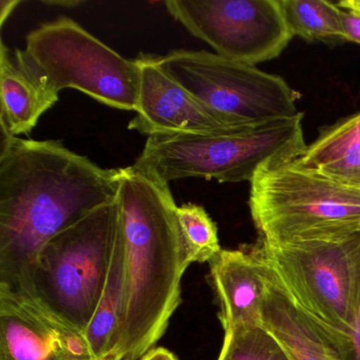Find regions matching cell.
Returning <instances> with one entry per match:
<instances>
[{"label": "cell", "instance_id": "obj_26", "mask_svg": "<svg viewBox=\"0 0 360 360\" xmlns=\"http://www.w3.org/2000/svg\"><path fill=\"white\" fill-rule=\"evenodd\" d=\"M45 4L47 5H54V6H67V7H75V6L79 5V1H68V3H65V1H45Z\"/></svg>", "mask_w": 360, "mask_h": 360}, {"label": "cell", "instance_id": "obj_21", "mask_svg": "<svg viewBox=\"0 0 360 360\" xmlns=\"http://www.w3.org/2000/svg\"><path fill=\"white\" fill-rule=\"evenodd\" d=\"M338 7V6H337ZM339 8V18L342 27L343 41L360 45V13Z\"/></svg>", "mask_w": 360, "mask_h": 360}, {"label": "cell", "instance_id": "obj_25", "mask_svg": "<svg viewBox=\"0 0 360 360\" xmlns=\"http://www.w3.org/2000/svg\"><path fill=\"white\" fill-rule=\"evenodd\" d=\"M336 5L343 9L352 10L360 13V0H345V1H339Z\"/></svg>", "mask_w": 360, "mask_h": 360}, {"label": "cell", "instance_id": "obj_22", "mask_svg": "<svg viewBox=\"0 0 360 360\" xmlns=\"http://www.w3.org/2000/svg\"><path fill=\"white\" fill-rule=\"evenodd\" d=\"M349 360H360V296L356 314L355 326L349 343Z\"/></svg>", "mask_w": 360, "mask_h": 360}, {"label": "cell", "instance_id": "obj_1", "mask_svg": "<svg viewBox=\"0 0 360 360\" xmlns=\"http://www.w3.org/2000/svg\"><path fill=\"white\" fill-rule=\"evenodd\" d=\"M117 195V168L100 167L60 141L1 134L0 290L26 292L46 243Z\"/></svg>", "mask_w": 360, "mask_h": 360}, {"label": "cell", "instance_id": "obj_15", "mask_svg": "<svg viewBox=\"0 0 360 360\" xmlns=\"http://www.w3.org/2000/svg\"><path fill=\"white\" fill-rule=\"evenodd\" d=\"M124 248L121 236L115 233L110 269L98 309L86 328V340L94 360H108L117 345L124 300Z\"/></svg>", "mask_w": 360, "mask_h": 360}, {"label": "cell", "instance_id": "obj_2", "mask_svg": "<svg viewBox=\"0 0 360 360\" xmlns=\"http://www.w3.org/2000/svg\"><path fill=\"white\" fill-rule=\"evenodd\" d=\"M117 203L125 277L117 345L108 360H138L165 334L191 262L168 183L134 165L117 168Z\"/></svg>", "mask_w": 360, "mask_h": 360}, {"label": "cell", "instance_id": "obj_3", "mask_svg": "<svg viewBox=\"0 0 360 360\" xmlns=\"http://www.w3.org/2000/svg\"><path fill=\"white\" fill-rule=\"evenodd\" d=\"M303 113L227 134H153L134 164L164 182L186 178L250 181L262 168L294 161L307 149Z\"/></svg>", "mask_w": 360, "mask_h": 360}, {"label": "cell", "instance_id": "obj_8", "mask_svg": "<svg viewBox=\"0 0 360 360\" xmlns=\"http://www.w3.org/2000/svg\"><path fill=\"white\" fill-rule=\"evenodd\" d=\"M162 67L227 125L250 128L290 120L300 113V92L283 79L256 66L207 51L172 50L160 56Z\"/></svg>", "mask_w": 360, "mask_h": 360}, {"label": "cell", "instance_id": "obj_23", "mask_svg": "<svg viewBox=\"0 0 360 360\" xmlns=\"http://www.w3.org/2000/svg\"><path fill=\"white\" fill-rule=\"evenodd\" d=\"M138 360H180L172 352L165 347H153Z\"/></svg>", "mask_w": 360, "mask_h": 360}, {"label": "cell", "instance_id": "obj_19", "mask_svg": "<svg viewBox=\"0 0 360 360\" xmlns=\"http://www.w3.org/2000/svg\"><path fill=\"white\" fill-rule=\"evenodd\" d=\"M218 360H290V358L277 339L261 326L225 333Z\"/></svg>", "mask_w": 360, "mask_h": 360}, {"label": "cell", "instance_id": "obj_6", "mask_svg": "<svg viewBox=\"0 0 360 360\" xmlns=\"http://www.w3.org/2000/svg\"><path fill=\"white\" fill-rule=\"evenodd\" d=\"M117 224V198L41 248L27 294L85 333L104 292Z\"/></svg>", "mask_w": 360, "mask_h": 360}, {"label": "cell", "instance_id": "obj_14", "mask_svg": "<svg viewBox=\"0 0 360 360\" xmlns=\"http://www.w3.org/2000/svg\"><path fill=\"white\" fill-rule=\"evenodd\" d=\"M60 101L58 94L44 89L16 62L11 50L0 48V125L1 134H27Z\"/></svg>", "mask_w": 360, "mask_h": 360}, {"label": "cell", "instance_id": "obj_16", "mask_svg": "<svg viewBox=\"0 0 360 360\" xmlns=\"http://www.w3.org/2000/svg\"><path fill=\"white\" fill-rule=\"evenodd\" d=\"M282 15L292 37L307 41L342 39L336 4L326 0H279Z\"/></svg>", "mask_w": 360, "mask_h": 360}, {"label": "cell", "instance_id": "obj_12", "mask_svg": "<svg viewBox=\"0 0 360 360\" xmlns=\"http://www.w3.org/2000/svg\"><path fill=\"white\" fill-rule=\"evenodd\" d=\"M262 264L269 282L262 326L277 339L290 360H349L351 338L326 328L303 311L273 271Z\"/></svg>", "mask_w": 360, "mask_h": 360}, {"label": "cell", "instance_id": "obj_4", "mask_svg": "<svg viewBox=\"0 0 360 360\" xmlns=\"http://www.w3.org/2000/svg\"><path fill=\"white\" fill-rule=\"evenodd\" d=\"M250 208L260 241L273 245L360 231V189L304 169L295 160L256 174L250 182Z\"/></svg>", "mask_w": 360, "mask_h": 360}, {"label": "cell", "instance_id": "obj_10", "mask_svg": "<svg viewBox=\"0 0 360 360\" xmlns=\"http://www.w3.org/2000/svg\"><path fill=\"white\" fill-rule=\"evenodd\" d=\"M0 360H94L85 335L27 292L0 290Z\"/></svg>", "mask_w": 360, "mask_h": 360}, {"label": "cell", "instance_id": "obj_18", "mask_svg": "<svg viewBox=\"0 0 360 360\" xmlns=\"http://www.w3.org/2000/svg\"><path fill=\"white\" fill-rule=\"evenodd\" d=\"M360 144V112L326 128L319 138L307 147L301 157L295 160L300 167L316 170Z\"/></svg>", "mask_w": 360, "mask_h": 360}, {"label": "cell", "instance_id": "obj_11", "mask_svg": "<svg viewBox=\"0 0 360 360\" xmlns=\"http://www.w3.org/2000/svg\"><path fill=\"white\" fill-rule=\"evenodd\" d=\"M134 60L140 68V94L129 129L148 136L227 134L248 129L227 125L162 67L159 56L140 53Z\"/></svg>", "mask_w": 360, "mask_h": 360}, {"label": "cell", "instance_id": "obj_24", "mask_svg": "<svg viewBox=\"0 0 360 360\" xmlns=\"http://www.w3.org/2000/svg\"><path fill=\"white\" fill-rule=\"evenodd\" d=\"M1 12H0V25L4 27L6 20L11 15L12 12L15 10L20 4V0H1Z\"/></svg>", "mask_w": 360, "mask_h": 360}, {"label": "cell", "instance_id": "obj_9", "mask_svg": "<svg viewBox=\"0 0 360 360\" xmlns=\"http://www.w3.org/2000/svg\"><path fill=\"white\" fill-rule=\"evenodd\" d=\"M168 13L221 58L256 66L292 39L279 0H167Z\"/></svg>", "mask_w": 360, "mask_h": 360}, {"label": "cell", "instance_id": "obj_17", "mask_svg": "<svg viewBox=\"0 0 360 360\" xmlns=\"http://www.w3.org/2000/svg\"><path fill=\"white\" fill-rule=\"evenodd\" d=\"M176 217L191 262H210L222 250L216 223L202 206L193 203L179 206Z\"/></svg>", "mask_w": 360, "mask_h": 360}, {"label": "cell", "instance_id": "obj_7", "mask_svg": "<svg viewBox=\"0 0 360 360\" xmlns=\"http://www.w3.org/2000/svg\"><path fill=\"white\" fill-rule=\"evenodd\" d=\"M311 317L351 338L360 296V231L345 237L252 246Z\"/></svg>", "mask_w": 360, "mask_h": 360}, {"label": "cell", "instance_id": "obj_13", "mask_svg": "<svg viewBox=\"0 0 360 360\" xmlns=\"http://www.w3.org/2000/svg\"><path fill=\"white\" fill-rule=\"evenodd\" d=\"M210 264L224 333L262 326L269 282L252 246L222 250Z\"/></svg>", "mask_w": 360, "mask_h": 360}, {"label": "cell", "instance_id": "obj_20", "mask_svg": "<svg viewBox=\"0 0 360 360\" xmlns=\"http://www.w3.org/2000/svg\"><path fill=\"white\" fill-rule=\"evenodd\" d=\"M343 184L360 189V144L345 150L342 155L316 170Z\"/></svg>", "mask_w": 360, "mask_h": 360}, {"label": "cell", "instance_id": "obj_5", "mask_svg": "<svg viewBox=\"0 0 360 360\" xmlns=\"http://www.w3.org/2000/svg\"><path fill=\"white\" fill-rule=\"evenodd\" d=\"M16 62L44 89L58 94L79 90L98 103L136 111L140 94V68L71 18L45 22L26 37Z\"/></svg>", "mask_w": 360, "mask_h": 360}]
</instances>
